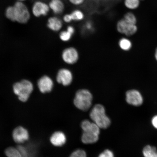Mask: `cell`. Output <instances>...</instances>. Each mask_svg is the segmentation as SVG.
<instances>
[{
	"instance_id": "484cf974",
	"label": "cell",
	"mask_w": 157,
	"mask_h": 157,
	"mask_svg": "<svg viewBox=\"0 0 157 157\" xmlns=\"http://www.w3.org/2000/svg\"><path fill=\"white\" fill-rule=\"evenodd\" d=\"M98 157H114L113 153L109 150H106L99 155Z\"/></svg>"
},
{
	"instance_id": "7c38bea8",
	"label": "cell",
	"mask_w": 157,
	"mask_h": 157,
	"mask_svg": "<svg viewBox=\"0 0 157 157\" xmlns=\"http://www.w3.org/2000/svg\"><path fill=\"white\" fill-rule=\"evenodd\" d=\"M39 89L41 93H46L52 91L53 87V82L48 76H44L40 78L38 82Z\"/></svg>"
},
{
	"instance_id": "f1b7e54d",
	"label": "cell",
	"mask_w": 157,
	"mask_h": 157,
	"mask_svg": "<svg viewBox=\"0 0 157 157\" xmlns=\"http://www.w3.org/2000/svg\"><path fill=\"white\" fill-rule=\"evenodd\" d=\"M151 122L153 126L157 129V115L153 117Z\"/></svg>"
},
{
	"instance_id": "f546056e",
	"label": "cell",
	"mask_w": 157,
	"mask_h": 157,
	"mask_svg": "<svg viewBox=\"0 0 157 157\" xmlns=\"http://www.w3.org/2000/svg\"><path fill=\"white\" fill-rule=\"evenodd\" d=\"M8 157H22V156L19 153H14L10 155Z\"/></svg>"
},
{
	"instance_id": "83f0119b",
	"label": "cell",
	"mask_w": 157,
	"mask_h": 157,
	"mask_svg": "<svg viewBox=\"0 0 157 157\" xmlns=\"http://www.w3.org/2000/svg\"><path fill=\"white\" fill-rule=\"evenodd\" d=\"M66 30L72 35H73L74 34L75 32V29L74 27L73 26L71 25H68L67 28Z\"/></svg>"
},
{
	"instance_id": "8992f818",
	"label": "cell",
	"mask_w": 157,
	"mask_h": 157,
	"mask_svg": "<svg viewBox=\"0 0 157 157\" xmlns=\"http://www.w3.org/2000/svg\"><path fill=\"white\" fill-rule=\"evenodd\" d=\"M116 29L118 32L130 36L136 33L137 28L136 25L127 22L123 18L119 20L116 24Z\"/></svg>"
},
{
	"instance_id": "d6a6232c",
	"label": "cell",
	"mask_w": 157,
	"mask_h": 157,
	"mask_svg": "<svg viewBox=\"0 0 157 157\" xmlns=\"http://www.w3.org/2000/svg\"></svg>"
},
{
	"instance_id": "603a6c76",
	"label": "cell",
	"mask_w": 157,
	"mask_h": 157,
	"mask_svg": "<svg viewBox=\"0 0 157 157\" xmlns=\"http://www.w3.org/2000/svg\"><path fill=\"white\" fill-rule=\"evenodd\" d=\"M70 157H87V155L85 151L78 150L72 153Z\"/></svg>"
},
{
	"instance_id": "d4e9b609",
	"label": "cell",
	"mask_w": 157,
	"mask_h": 157,
	"mask_svg": "<svg viewBox=\"0 0 157 157\" xmlns=\"http://www.w3.org/2000/svg\"><path fill=\"white\" fill-rule=\"evenodd\" d=\"M17 149L20 152L22 157H29L28 151L26 148L23 146H19L17 147Z\"/></svg>"
},
{
	"instance_id": "d6986e66",
	"label": "cell",
	"mask_w": 157,
	"mask_h": 157,
	"mask_svg": "<svg viewBox=\"0 0 157 157\" xmlns=\"http://www.w3.org/2000/svg\"><path fill=\"white\" fill-rule=\"evenodd\" d=\"M5 15L6 18L12 21H15V13L14 6H10L6 9Z\"/></svg>"
},
{
	"instance_id": "52a82bcc",
	"label": "cell",
	"mask_w": 157,
	"mask_h": 157,
	"mask_svg": "<svg viewBox=\"0 0 157 157\" xmlns=\"http://www.w3.org/2000/svg\"><path fill=\"white\" fill-rule=\"evenodd\" d=\"M63 59L66 63L73 64L76 63L79 59V54L76 49L73 47L66 48L62 52Z\"/></svg>"
},
{
	"instance_id": "9c48e42d",
	"label": "cell",
	"mask_w": 157,
	"mask_h": 157,
	"mask_svg": "<svg viewBox=\"0 0 157 157\" xmlns=\"http://www.w3.org/2000/svg\"><path fill=\"white\" fill-rule=\"evenodd\" d=\"M50 10L48 4L42 1H37L33 5L32 12L35 17H38L48 15Z\"/></svg>"
},
{
	"instance_id": "7402d4cb",
	"label": "cell",
	"mask_w": 157,
	"mask_h": 157,
	"mask_svg": "<svg viewBox=\"0 0 157 157\" xmlns=\"http://www.w3.org/2000/svg\"><path fill=\"white\" fill-rule=\"evenodd\" d=\"M72 35L67 30H65L61 32L60 34V38L64 42H67L72 38Z\"/></svg>"
},
{
	"instance_id": "44dd1931",
	"label": "cell",
	"mask_w": 157,
	"mask_h": 157,
	"mask_svg": "<svg viewBox=\"0 0 157 157\" xmlns=\"http://www.w3.org/2000/svg\"><path fill=\"white\" fill-rule=\"evenodd\" d=\"M123 18L127 22L131 24L136 25L137 18L136 16L131 12H128L123 15Z\"/></svg>"
},
{
	"instance_id": "ffe728a7",
	"label": "cell",
	"mask_w": 157,
	"mask_h": 157,
	"mask_svg": "<svg viewBox=\"0 0 157 157\" xmlns=\"http://www.w3.org/2000/svg\"><path fill=\"white\" fill-rule=\"evenodd\" d=\"M119 46L122 50L124 51H128L132 47V43L129 39L123 38L119 41Z\"/></svg>"
},
{
	"instance_id": "6da1fadb",
	"label": "cell",
	"mask_w": 157,
	"mask_h": 157,
	"mask_svg": "<svg viewBox=\"0 0 157 157\" xmlns=\"http://www.w3.org/2000/svg\"><path fill=\"white\" fill-rule=\"evenodd\" d=\"M81 127L83 131L82 140L84 144H93L99 140L100 128L95 123L86 120L82 121Z\"/></svg>"
},
{
	"instance_id": "ac0fdd59",
	"label": "cell",
	"mask_w": 157,
	"mask_h": 157,
	"mask_svg": "<svg viewBox=\"0 0 157 157\" xmlns=\"http://www.w3.org/2000/svg\"><path fill=\"white\" fill-rule=\"evenodd\" d=\"M140 0H124V5L126 8L131 10H136L140 5Z\"/></svg>"
},
{
	"instance_id": "3957f363",
	"label": "cell",
	"mask_w": 157,
	"mask_h": 157,
	"mask_svg": "<svg viewBox=\"0 0 157 157\" xmlns=\"http://www.w3.org/2000/svg\"><path fill=\"white\" fill-rule=\"evenodd\" d=\"M93 97L91 92L87 89L78 90L74 100L75 105L78 109L83 111H87L92 105Z\"/></svg>"
},
{
	"instance_id": "5bb4252c",
	"label": "cell",
	"mask_w": 157,
	"mask_h": 157,
	"mask_svg": "<svg viewBox=\"0 0 157 157\" xmlns=\"http://www.w3.org/2000/svg\"><path fill=\"white\" fill-rule=\"evenodd\" d=\"M47 25L51 30L57 32L60 31L63 26L62 19L56 16L49 17L48 19Z\"/></svg>"
},
{
	"instance_id": "4fadbf2b",
	"label": "cell",
	"mask_w": 157,
	"mask_h": 157,
	"mask_svg": "<svg viewBox=\"0 0 157 157\" xmlns=\"http://www.w3.org/2000/svg\"><path fill=\"white\" fill-rule=\"evenodd\" d=\"M48 5L50 9L56 15L62 14L65 9V5L62 0H51Z\"/></svg>"
},
{
	"instance_id": "cb8c5ba5",
	"label": "cell",
	"mask_w": 157,
	"mask_h": 157,
	"mask_svg": "<svg viewBox=\"0 0 157 157\" xmlns=\"http://www.w3.org/2000/svg\"><path fill=\"white\" fill-rule=\"evenodd\" d=\"M86 0H68V2L74 6H80L85 3Z\"/></svg>"
},
{
	"instance_id": "2e32d148",
	"label": "cell",
	"mask_w": 157,
	"mask_h": 157,
	"mask_svg": "<svg viewBox=\"0 0 157 157\" xmlns=\"http://www.w3.org/2000/svg\"><path fill=\"white\" fill-rule=\"evenodd\" d=\"M144 157H157V150L156 147L147 145L143 150Z\"/></svg>"
},
{
	"instance_id": "8fae6325",
	"label": "cell",
	"mask_w": 157,
	"mask_h": 157,
	"mask_svg": "<svg viewBox=\"0 0 157 157\" xmlns=\"http://www.w3.org/2000/svg\"><path fill=\"white\" fill-rule=\"evenodd\" d=\"M13 137L16 143L21 144L28 140L29 133L26 129L19 126L16 128L13 131Z\"/></svg>"
},
{
	"instance_id": "4dcf8cb0",
	"label": "cell",
	"mask_w": 157,
	"mask_h": 157,
	"mask_svg": "<svg viewBox=\"0 0 157 157\" xmlns=\"http://www.w3.org/2000/svg\"><path fill=\"white\" fill-rule=\"evenodd\" d=\"M155 57L156 60L157 61V48L156 50L155 54Z\"/></svg>"
},
{
	"instance_id": "9a60e30c",
	"label": "cell",
	"mask_w": 157,
	"mask_h": 157,
	"mask_svg": "<svg viewBox=\"0 0 157 157\" xmlns=\"http://www.w3.org/2000/svg\"><path fill=\"white\" fill-rule=\"evenodd\" d=\"M51 143L54 146L61 147L63 146L66 142V137L63 132L57 131L54 132L50 137Z\"/></svg>"
},
{
	"instance_id": "5b68a950",
	"label": "cell",
	"mask_w": 157,
	"mask_h": 157,
	"mask_svg": "<svg viewBox=\"0 0 157 157\" xmlns=\"http://www.w3.org/2000/svg\"><path fill=\"white\" fill-rule=\"evenodd\" d=\"M14 6L15 13V21L25 24L30 18L31 14L28 7L24 2L16 1Z\"/></svg>"
},
{
	"instance_id": "e0dca14e",
	"label": "cell",
	"mask_w": 157,
	"mask_h": 157,
	"mask_svg": "<svg viewBox=\"0 0 157 157\" xmlns=\"http://www.w3.org/2000/svg\"><path fill=\"white\" fill-rule=\"evenodd\" d=\"M71 15L73 21H83L85 18V15L84 12L79 9L73 10L70 13Z\"/></svg>"
},
{
	"instance_id": "30bf717a",
	"label": "cell",
	"mask_w": 157,
	"mask_h": 157,
	"mask_svg": "<svg viewBox=\"0 0 157 157\" xmlns=\"http://www.w3.org/2000/svg\"><path fill=\"white\" fill-rule=\"evenodd\" d=\"M73 79V75L70 70L62 68L59 71L56 76L57 81L65 86H69Z\"/></svg>"
},
{
	"instance_id": "4316f807",
	"label": "cell",
	"mask_w": 157,
	"mask_h": 157,
	"mask_svg": "<svg viewBox=\"0 0 157 157\" xmlns=\"http://www.w3.org/2000/svg\"><path fill=\"white\" fill-rule=\"evenodd\" d=\"M63 21L65 23H69L73 21L71 14L70 13H67L65 14L63 17Z\"/></svg>"
},
{
	"instance_id": "277c9868",
	"label": "cell",
	"mask_w": 157,
	"mask_h": 157,
	"mask_svg": "<svg viewBox=\"0 0 157 157\" xmlns=\"http://www.w3.org/2000/svg\"><path fill=\"white\" fill-rule=\"evenodd\" d=\"M33 84L28 80L17 82L13 86V91L21 101H26L33 91Z\"/></svg>"
},
{
	"instance_id": "ba28073f",
	"label": "cell",
	"mask_w": 157,
	"mask_h": 157,
	"mask_svg": "<svg viewBox=\"0 0 157 157\" xmlns=\"http://www.w3.org/2000/svg\"><path fill=\"white\" fill-rule=\"evenodd\" d=\"M125 99L129 105L139 106L142 105L143 99L141 94L137 90H131L128 91L125 94Z\"/></svg>"
},
{
	"instance_id": "7a4b0ae2",
	"label": "cell",
	"mask_w": 157,
	"mask_h": 157,
	"mask_svg": "<svg viewBox=\"0 0 157 157\" xmlns=\"http://www.w3.org/2000/svg\"><path fill=\"white\" fill-rule=\"evenodd\" d=\"M90 117L100 128L106 129L110 125V119L106 115L105 108L100 104L94 106L90 112Z\"/></svg>"
},
{
	"instance_id": "1f68e13d",
	"label": "cell",
	"mask_w": 157,
	"mask_h": 157,
	"mask_svg": "<svg viewBox=\"0 0 157 157\" xmlns=\"http://www.w3.org/2000/svg\"><path fill=\"white\" fill-rule=\"evenodd\" d=\"M16 1L18 2H24L25 1H26V0H16Z\"/></svg>"
}]
</instances>
